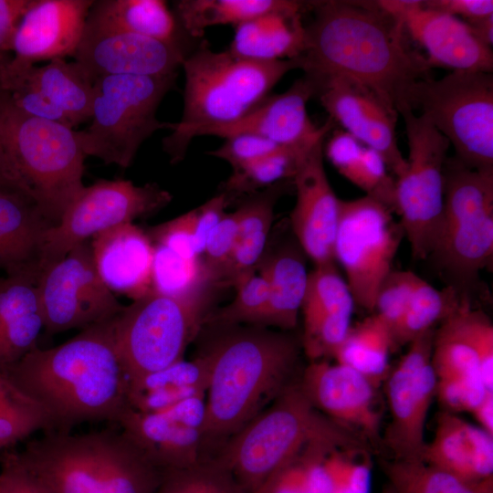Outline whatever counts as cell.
<instances>
[{
  "label": "cell",
  "mask_w": 493,
  "mask_h": 493,
  "mask_svg": "<svg viewBox=\"0 0 493 493\" xmlns=\"http://www.w3.org/2000/svg\"><path fill=\"white\" fill-rule=\"evenodd\" d=\"M305 46L297 60L312 80L345 77L370 87L397 109L411 87L429 77L426 58L410 46L403 25L375 1H311Z\"/></svg>",
  "instance_id": "6da1fadb"
},
{
  "label": "cell",
  "mask_w": 493,
  "mask_h": 493,
  "mask_svg": "<svg viewBox=\"0 0 493 493\" xmlns=\"http://www.w3.org/2000/svg\"><path fill=\"white\" fill-rule=\"evenodd\" d=\"M115 317L62 344L37 347L12 365L14 383L44 411L52 431L83 423L116 425L128 409L129 379L119 356Z\"/></svg>",
  "instance_id": "7a4b0ae2"
},
{
  "label": "cell",
  "mask_w": 493,
  "mask_h": 493,
  "mask_svg": "<svg viewBox=\"0 0 493 493\" xmlns=\"http://www.w3.org/2000/svg\"><path fill=\"white\" fill-rule=\"evenodd\" d=\"M300 349L286 331L254 325L230 332L204 353L209 372L205 452L219 449L293 383Z\"/></svg>",
  "instance_id": "3957f363"
},
{
  "label": "cell",
  "mask_w": 493,
  "mask_h": 493,
  "mask_svg": "<svg viewBox=\"0 0 493 493\" xmlns=\"http://www.w3.org/2000/svg\"><path fill=\"white\" fill-rule=\"evenodd\" d=\"M16 452L54 493H155L163 477L121 429L47 431Z\"/></svg>",
  "instance_id": "277c9868"
},
{
  "label": "cell",
  "mask_w": 493,
  "mask_h": 493,
  "mask_svg": "<svg viewBox=\"0 0 493 493\" xmlns=\"http://www.w3.org/2000/svg\"><path fill=\"white\" fill-rule=\"evenodd\" d=\"M363 441L317 410L299 383L293 382L211 458L226 468L246 493H257L314 446L364 448Z\"/></svg>",
  "instance_id": "5b68a950"
},
{
  "label": "cell",
  "mask_w": 493,
  "mask_h": 493,
  "mask_svg": "<svg viewBox=\"0 0 493 493\" xmlns=\"http://www.w3.org/2000/svg\"><path fill=\"white\" fill-rule=\"evenodd\" d=\"M182 67L185 77L183 116L178 122H169L172 132L163 140L173 163L183 160L191 141L204 130L241 119L299 64L297 58L244 59L228 50L215 52L202 42L185 57Z\"/></svg>",
  "instance_id": "8992f818"
},
{
  "label": "cell",
  "mask_w": 493,
  "mask_h": 493,
  "mask_svg": "<svg viewBox=\"0 0 493 493\" xmlns=\"http://www.w3.org/2000/svg\"><path fill=\"white\" fill-rule=\"evenodd\" d=\"M0 139L31 197L57 224L85 186L77 131L24 113L0 90Z\"/></svg>",
  "instance_id": "52a82bcc"
},
{
  "label": "cell",
  "mask_w": 493,
  "mask_h": 493,
  "mask_svg": "<svg viewBox=\"0 0 493 493\" xmlns=\"http://www.w3.org/2000/svg\"><path fill=\"white\" fill-rule=\"evenodd\" d=\"M218 289L209 282L183 298L151 292L123 307L115 317L114 334L129 386L183 360Z\"/></svg>",
  "instance_id": "ba28073f"
},
{
  "label": "cell",
  "mask_w": 493,
  "mask_h": 493,
  "mask_svg": "<svg viewBox=\"0 0 493 493\" xmlns=\"http://www.w3.org/2000/svg\"><path fill=\"white\" fill-rule=\"evenodd\" d=\"M168 76H105L95 80L89 125L77 134L86 156L105 164L129 167L140 146L169 122L156 118L157 109L175 84Z\"/></svg>",
  "instance_id": "9c48e42d"
},
{
  "label": "cell",
  "mask_w": 493,
  "mask_h": 493,
  "mask_svg": "<svg viewBox=\"0 0 493 493\" xmlns=\"http://www.w3.org/2000/svg\"><path fill=\"white\" fill-rule=\"evenodd\" d=\"M406 105L425 115L454 147L464 165L493 172L492 73L452 71L416 81Z\"/></svg>",
  "instance_id": "30bf717a"
},
{
  "label": "cell",
  "mask_w": 493,
  "mask_h": 493,
  "mask_svg": "<svg viewBox=\"0 0 493 493\" xmlns=\"http://www.w3.org/2000/svg\"><path fill=\"white\" fill-rule=\"evenodd\" d=\"M404 126L408 158L395 179L396 215L414 260L427 259L434 248L442 218L444 167L450 146L423 114L407 105L397 109Z\"/></svg>",
  "instance_id": "8fae6325"
},
{
  "label": "cell",
  "mask_w": 493,
  "mask_h": 493,
  "mask_svg": "<svg viewBox=\"0 0 493 493\" xmlns=\"http://www.w3.org/2000/svg\"><path fill=\"white\" fill-rule=\"evenodd\" d=\"M393 214L368 195L340 201L334 260L344 270L355 305L372 312L377 290L393 269V258L405 236Z\"/></svg>",
  "instance_id": "7c38bea8"
},
{
  "label": "cell",
  "mask_w": 493,
  "mask_h": 493,
  "mask_svg": "<svg viewBox=\"0 0 493 493\" xmlns=\"http://www.w3.org/2000/svg\"><path fill=\"white\" fill-rule=\"evenodd\" d=\"M172 198L168 191L153 183L136 185L130 180L100 179L84 186L60 220L46 232L40 274L78 245L112 227L154 214Z\"/></svg>",
  "instance_id": "4fadbf2b"
},
{
  "label": "cell",
  "mask_w": 493,
  "mask_h": 493,
  "mask_svg": "<svg viewBox=\"0 0 493 493\" xmlns=\"http://www.w3.org/2000/svg\"><path fill=\"white\" fill-rule=\"evenodd\" d=\"M48 335L83 330L116 317L123 309L100 278L90 240L44 269L37 282Z\"/></svg>",
  "instance_id": "5bb4252c"
},
{
  "label": "cell",
  "mask_w": 493,
  "mask_h": 493,
  "mask_svg": "<svg viewBox=\"0 0 493 493\" xmlns=\"http://www.w3.org/2000/svg\"><path fill=\"white\" fill-rule=\"evenodd\" d=\"M435 330L409 343L384 380L390 423L383 441L394 459H421L428 412L437 378L432 365Z\"/></svg>",
  "instance_id": "9a60e30c"
},
{
  "label": "cell",
  "mask_w": 493,
  "mask_h": 493,
  "mask_svg": "<svg viewBox=\"0 0 493 493\" xmlns=\"http://www.w3.org/2000/svg\"><path fill=\"white\" fill-rule=\"evenodd\" d=\"M94 82L75 60L55 58L5 80L0 90L24 113L74 129L90 119Z\"/></svg>",
  "instance_id": "2e32d148"
},
{
  "label": "cell",
  "mask_w": 493,
  "mask_h": 493,
  "mask_svg": "<svg viewBox=\"0 0 493 493\" xmlns=\"http://www.w3.org/2000/svg\"><path fill=\"white\" fill-rule=\"evenodd\" d=\"M310 80L315 96L330 118L366 147L379 152L387 169L396 178L400 176L406 168V159L397 143L398 112L394 106L374 89L349 78Z\"/></svg>",
  "instance_id": "e0dca14e"
},
{
  "label": "cell",
  "mask_w": 493,
  "mask_h": 493,
  "mask_svg": "<svg viewBox=\"0 0 493 493\" xmlns=\"http://www.w3.org/2000/svg\"><path fill=\"white\" fill-rule=\"evenodd\" d=\"M205 401L198 394L159 412L127 409L116 425L162 472L184 468L206 458Z\"/></svg>",
  "instance_id": "ac0fdd59"
},
{
  "label": "cell",
  "mask_w": 493,
  "mask_h": 493,
  "mask_svg": "<svg viewBox=\"0 0 493 493\" xmlns=\"http://www.w3.org/2000/svg\"><path fill=\"white\" fill-rule=\"evenodd\" d=\"M187 53L182 45L162 42L100 24L90 17L73 55L95 81L105 76H168Z\"/></svg>",
  "instance_id": "d6986e66"
},
{
  "label": "cell",
  "mask_w": 493,
  "mask_h": 493,
  "mask_svg": "<svg viewBox=\"0 0 493 493\" xmlns=\"http://www.w3.org/2000/svg\"><path fill=\"white\" fill-rule=\"evenodd\" d=\"M93 0H32L13 42L12 56L0 71V86L39 61L73 57Z\"/></svg>",
  "instance_id": "ffe728a7"
},
{
  "label": "cell",
  "mask_w": 493,
  "mask_h": 493,
  "mask_svg": "<svg viewBox=\"0 0 493 493\" xmlns=\"http://www.w3.org/2000/svg\"><path fill=\"white\" fill-rule=\"evenodd\" d=\"M375 4L399 21L406 34L426 51L430 67L492 73V47L483 44L461 19L426 8L422 1L381 0Z\"/></svg>",
  "instance_id": "44dd1931"
},
{
  "label": "cell",
  "mask_w": 493,
  "mask_h": 493,
  "mask_svg": "<svg viewBox=\"0 0 493 493\" xmlns=\"http://www.w3.org/2000/svg\"><path fill=\"white\" fill-rule=\"evenodd\" d=\"M299 383L322 414L364 441H380L379 387L369 378L345 365L321 360L310 362Z\"/></svg>",
  "instance_id": "7402d4cb"
},
{
  "label": "cell",
  "mask_w": 493,
  "mask_h": 493,
  "mask_svg": "<svg viewBox=\"0 0 493 493\" xmlns=\"http://www.w3.org/2000/svg\"><path fill=\"white\" fill-rule=\"evenodd\" d=\"M324 140L311 147L292 179L296 204L289 224L296 241L315 266L336 263L334 242L340 215L341 199L324 169Z\"/></svg>",
  "instance_id": "603a6c76"
},
{
  "label": "cell",
  "mask_w": 493,
  "mask_h": 493,
  "mask_svg": "<svg viewBox=\"0 0 493 493\" xmlns=\"http://www.w3.org/2000/svg\"><path fill=\"white\" fill-rule=\"evenodd\" d=\"M314 96L315 87L304 76L285 92L267 96L241 119L205 129L199 136L226 138L246 133L266 138L283 147L311 143L326 137L334 126L330 118L320 127L310 121L307 104Z\"/></svg>",
  "instance_id": "cb8c5ba5"
},
{
  "label": "cell",
  "mask_w": 493,
  "mask_h": 493,
  "mask_svg": "<svg viewBox=\"0 0 493 493\" xmlns=\"http://www.w3.org/2000/svg\"><path fill=\"white\" fill-rule=\"evenodd\" d=\"M432 365L437 379L479 375L493 390V325L467 299L435 328Z\"/></svg>",
  "instance_id": "d4e9b609"
},
{
  "label": "cell",
  "mask_w": 493,
  "mask_h": 493,
  "mask_svg": "<svg viewBox=\"0 0 493 493\" xmlns=\"http://www.w3.org/2000/svg\"><path fill=\"white\" fill-rule=\"evenodd\" d=\"M90 246L96 269L111 292L132 301L152 292L154 246L145 230L123 224L94 236Z\"/></svg>",
  "instance_id": "484cf974"
},
{
  "label": "cell",
  "mask_w": 493,
  "mask_h": 493,
  "mask_svg": "<svg viewBox=\"0 0 493 493\" xmlns=\"http://www.w3.org/2000/svg\"><path fill=\"white\" fill-rule=\"evenodd\" d=\"M421 460L469 481L493 477V435L456 414L441 411Z\"/></svg>",
  "instance_id": "4316f807"
},
{
  "label": "cell",
  "mask_w": 493,
  "mask_h": 493,
  "mask_svg": "<svg viewBox=\"0 0 493 493\" xmlns=\"http://www.w3.org/2000/svg\"><path fill=\"white\" fill-rule=\"evenodd\" d=\"M51 226L30 196L0 187V270L38 279L45 234Z\"/></svg>",
  "instance_id": "83f0119b"
},
{
  "label": "cell",
  "mask_w": 493,
  "mask_h": 493,
  "mask_svg": "<svg viewBox=\"0 0 493 493\" xmlns=\"http://www.w3.org/2000/svg\"><path fill=\"white\" fill-rule=\"evenodd\" d=\"M37 282L30 275L0 278V370L37 347L44 319Z\"/></svg>",
  "instance_id": "f1b7e54d"
},
{
  "label": "cell",
  "mask_w": 493,
  "mask_h": 493,
  "mask_svg": "<svg viewBox=\"0 0 493 493\" xmlns=\"http://www.w3.org/2000/svg\"><path fill=\"white\" fill-rule=\"evenodd\" d=\"M307 2L272 11L236 26L228 51L236 58L276 61L297 58L305 46L301 13Z\"/></svg>",
  "instance_id": "f546056e"
},
{
  "label": "cell",
  "mask_w": 493,
  "mask_h": 493,
  "mask_svg": "<svg viewBox=\"0 0 493 493\" xmlns=\"http://www.w3.org/2000/svg\"><path fill=\"white\" fill-rule=\"evenodd\" d=\"M305 254L298 242L286 244L269 255H263L257 266L269 287L267 307L257 326L293 330L305 295L308 271Z\"/></svg>",
  "instance_id": "4dcf8cb0"
},
{
  "label": "cell",
  "mask_w": 493,
  "mask_h": 493,
  "mask_svg": "<svg viewBox=\"0 0 493 493\" xmlns=\"http://www.w3.org/2000/svg\"><path fill=\"white\" fill-rule=\"evenodd\" d=\"M208 373V362L204 354L192 361L180 360L131 384L128 408L154 413L188 397L205 394Z\"/></svg>",
  "instance_id": "1f68e13d"
},
{
  "label": "cell",
  "mask_w": 493,
  "mask_h": 493,
  "mask_svg": "<svg viewBox=\"0 0 493 493\" xmlns=\"http://www.w3.org/2000/svg\"><path fill=\"white\" fill-rule=\"evenodd\" d=\"M279 186L280 183L241 205L242 216L236 244L216 279L221 288L234 287L241 278L257 270L266 252L274 219V206L280 194Z\"/></svg>",
  "instance_id": "d6a6232c"
},
{
  "label": "cell",
  "mask_w": 493,
  "mask_h": 493,
  "mask_svg": "<svg viewBox=\"0 0 493 493\" xmlns=\"http://www.w3.org/2000/svg\"><path fill=\"white\" fill-rule=\"evenodd\" d=\"M89 17L108 26L183 46L180 24L163 0L94 1Z\"/></svg>",
  "instance_id": "836d02e7"
},
{
  "label": "cell",
  "mask_w": 493,
  "mask_h": 493,
  "mask_svg": "<svg viewBox=\"0 0 493 493\" xmlns=\"http://www.w3.org/2000/svg\"><path fill=\"white\" fill-rule=\"evenodd\" d=\"M393 351L392 333L387 323L376 313L351 325L337 350L336 362L353 369L378 387L390 372Z\"/></svg>",
  "instance_id": "e575fe53"
},
{
  "label": "cell",
  "mask_w": 493,
  "mask_h": 493,
  "mask_svg": "<svg viewBox=\"0 0 493 493\" xmlns=\"http://www.w3.org/2000/svg\"><path fill=\"white\" fill-rule=\"evenodd\" d=\"M295 3L291 0H180L174 3V10L184 31L192 37H201L210 26H236Z\"/></svg>",
  "instance_id": "d590c367"
},
{
  "label": "cell",
  "mask_w": 493,
  "mask_h": 493,
  "mask_svg": "<svg viewBox=\"0 0 493 493\" xmlns=\"http://www.w3.org/2000/svg\"><path fill=\"white\" fill-rule=\"evenodd\" d=\"M382 467L394 493H493V477L469 481L421 459H393Z\"/></svg>",
  "instance_id": "8d00e7d4"
},
{
  "label": "cell",
  "mask_w": 493,
  "mask_h": 493,
  "mask_svg": "<svg viewBox=\"0 0 493 493\" xmlns=\"http://www.w3.org/2000/svg\"><path fill=\"white\" fill-rule=\"evenodd\" d=\"M464 299L467 298L452 287L438 289L422 278L404 316L392 331L393 351L435 329Z\"/></svg>",
  "instance_id": "74e56055"
},
{
  "label": "cell",
  "mask_w": 493,
  "mask_h": 493,
  "mask_svg": "<svg viewBox=\"0 0 493 493\" xmlns=\"http://www.w3.org/2000/svg\"><path fill=\"white\" fill-rule=\"evenodd\" d=\"M324 138L326 137L308 144L283 148L242 169L233 171L224 184L223 193L227 196L253 194L263 188L267 189L283 180L293 179L311 147Z\"/></svg>",
  "instance_id": "f35d334b"
},
{
  "label": "cell",
  "mask_w": 493,
  "mask_h": 493,
  "mask_svg": "<svg viewBox=\"0 0 493 493\" xmlns=\"http://www.w3.org/2000/svg\"><path fill=\"white\" fill-rule=\"evenodd\" d=\"M153 246L152 292L171 298H183L211 282L201 258L183 257L163 245L153 244Z\"/></svg>",
  "instance_id": "ab89813d"
},
{
  "label": "cell",
  "mask_w": 493,
  "mask_h": 493,
  "mask_svg": "<svg viewBox=\"0 0 493 493\" xmlns=\"http://www.w3.org/2000/svg\"><path fill=\"white\" fill-rule=\"evenodd\" d=\"M155 493H246L235 477L214 458L163 472Z\"/></svg>",
  "instance_id": "60d3db41"
},
{
  "label": "cell",
  "mask_w": 493,
  "mask_h": 493,
  "mask_svg": "<svg viewBox=\"0 0 493 493\" xmlns=\"http://www.w3.org/2000/svg\"><path fill=\"white\" fill-rule=\"evenodd\" d=\"M234 288V299L215 312H210L205 323L217 326L257 324L268 301L269 287L266 277L255 270L241 278Z\"/></svg>",
  "instance_id": "b9f144b4"
},
{
  "label": "cell",
  "mask_w": 493,
  "mask_h": 493,
  "mask_svg": "<svg viewBox=\"0 0 493 493\" xmlns=\"http://www.w3.org/2000/svg\"><path fill=\"white\" fill-rule=\"evenodd\" d=\"M355 303L336 263L317 265L308 275L301 310L352 315Z\"/></svg>",
  "instance_id": "7bdbcfd3"
},
{
  "label": "cell",
  "mask_w": 493,
  "mask_h": 493,
  "mask_svg": "<svg viewBox=\"0 0 493 493\" xmlns=\"http://www.w3.org/2000/svg\"><path fill=\"white\" fill-rule=\"evenodd\" d=\"M303 334L301 349L310 362L334 357L351 326V315L301 310Z\"/></svg>",
  "instance_id": "ee69618b"
},
{
  "label": "cell",
  "mask_w": 493,
  "mask_h": 493,
  "mask_svg": "<svg viewBox=\"0 0 493 493\" xmlns=\"http://www.w3.org/2000/svg\"><path fill=\"white\" fill-rule=\"evenodd\" d=\"M339 173L353 184L390 208L396 215L395 179L376 151L362 147L360 155Z\"/></svg>",
  "instance_id": "f6af8a7d"
},
{
  "label": "cell",
  "mask_w": 493,
  "mask_h": 493,
  "mask_svg": "<svg viewBox=\"0 0 493 493\" xmlns=\"http://www.w3.org/2000/svg\"><path fill=\"white\" fill-rule=\"evenodd\" d=\"M364 448H339L330 453L325 464L332 480V493H371L372 469Z\"/></svg>",
  "instance_id": "bcb514c9"
},
{
  "label": "cell",
  "mask_w": 493,
  "mask_h": 493,
  "mask_svg": "<svg viewBox=\"0 0 493 493\" xmlns=\"http://www.w3.org/2000/svg\"><path fill=\"white\" fill-rule=\"evenodd\" d=\"M421 279L410 270L393 269L380 285L372 313L387 323L391 333L404 316Z\"/></svg>",
  "instance_id": "7dc6e473"
},
{
  "label": "cell",
  "mask_w": 493,
  "mask_h": 493,
  "mask_svg": "<svg viewBox=\"0 0 493 493\" xmlns=\"http://www.w3.org/2000/svg\"><path fill=\"white\" fill-rule=\"evenodd\" d=\"M38 430L52 431V425L37 404H0V450L11 447Z\"/></svg>",
  "instance_id": "c3c4849f"
},
{
  "label": "cell",
  "mask_w": 493,
  "mask_h": 493,
  "mask_svg": "<svg viewBox=\"0 0 493 493\" xmlns=\"http://www.w3.org/2000/svg\"><path fill=\"white\" fill-rule=\"evenodd\" d=\"M241 216V206L232 213H226L206 240L201 259L209 280L215 286L217 277L236 244Z\"/></svg>",
  "instance_id": "681fc988"
},
{
  "label": "cell",
  "mask_w": 493,
  "mask_h": 493,
  "mask_svg": "<svg viewBox=\"0 0 493 493\" xmlns=\"http://www.w3.org/2000/svg\"><path fill=\"white\" fill-rule=\"evenodd\" d=\"M489 392L479 375L448 377L437 379L435 398L442 411L471 413Z\"/></svg>",
  "instance_id": "f907efd6"
},
{
  "label": "cell",
  "mask_w": 493,
  "mask_h": 493,
  "mask_svg": "<svg viewBox=\"0 0 493 493\" xmlns=\"http://www.w3.org/2000/svg\"><path fill=\"white\" fill-rule=\"evenodd\" d=\"M225 139L226 142L219 148L206 153L226 161L231 165L233 171L242 169L257 160L286 148L254 134H235Z\"/></svg>",
  "instance_id": "816d5d0a"
},
{
  "label": "cell",
  "mask_w": 493,
  "mask_h": 493,
  "mask_svg": "<svg viewBox=\"0 0 493 493\" xmlns=\"http://www.w3.org/2000/svg\"><path fill=\"white\" fill-rule=\"evenodd\" d=\"M146 232L153 244L163 245L185 258H201L195 248L192 210Z\"/></svg>",
  "instance_id": "f5cc1de1"
},
{
  "label": "cell",
  "mask_w": 493,
  "mask_h": 493,
  "mask_svg": "<svg viewBox=\"0 0 493 493\" xmlns=\"http://www.w3.org/2000/svg\"><path fill=\"white\" fill-rule=\"evenodd\" d=\"M0 493H54L22 462L16 451L0 457Z\"/></svg>",
  "instance_id": "db71d44e"
},
{
  "label": "cell",
  "mask_w": 493,
  "mask_h": 493,
  "mask_svg": "<svg viewBox=\"0 0 493 493\" xmlns=\"http://www.w3.org/2000/svg\"><path fill=\"white\" fill-rule=\"evenodd\" d=\"M229 201L230 198L221 193L192 210L195 248L200 257L211 231L226 215Z\"/></svg>",
  "instance_id": "11a10c76"
},
{
  "label": "cell",
  "mask_w": 493,
  "mask_h": 493,
  "mask_svg": "<svg viewBox=\"0 0 493 493\" xmlns=\"http://www.w3.org/2000/svg\"><path fill=\"white\" fill-rule=\"evenodd\" d=\"M32 0H0V71L12 56L18 24Z\"/></svg>",
  "instance_id": "9f6ffc18"
},
{
  "label": "cell",
  "mask_w": 493,
  "mask_h": 493,
  "mask_svg": "<svg viewBox=\"0 0 493 493\" xmlns=\"http://www.w3.org/2000/svg\"><path fill=\"white\" fill-rule=\"evenodd\" d=\"M422 5L461 19L467 24L493 16L491 0H427Z\"/></svg>",
  "instance_id": "6f0895ef"
},
{
  "label": "cell",
  "mask_w": 493,
  "mask_h": 493,
  "mask_svg": "<svg viewBox=\"0 0 493 493\" xmlns=\"http://www.w3.org/2000/svg\"><path fill=\"white\" fill-rule=\"evenodd\" d=\"M362 143L345 131H335L328 141L325 153L339 171L354 161L361 153Z\"/></svg>",
  "instance_id": "680465c9"
},
{
  "label": "cell",
  "mask_w": 493,
  "mask_h": 493,
  "mask_svg": "<svg viewBox=\"0 0 493 493\" xmlns=\"http://www.w3.org/2000/svg\"><path fill=\"white\" fill-rule=\"evenodd\" d=\"M0 187L16 190L31 197L26 185L25 184L23 180L20 178V176L16 173L1 142V139H0Z\"/></svg>",
  "instance_id": "91938a15"
},
{
  "label": "cell",
  "mask_w": 493,
  "mask_h": 493,
  "mask_svg": "<svg viewBox=\"0 0 493 493\" xmlns=\"http://www.w3.org/2000/svg\"><path fill=\"white\" fill-rule=\"evenodd\" d=\"M7 403L37 404L14 383L7 371L0 370V404Z\"/></svg>",
  "instance_id": "94428289"
},
{
  "label": "cell",
  "mask_w": 493,
  "mask_h": 493,
  "mask_svg": "<svg viewBox=\"0 0 493 493\" xmlns=\"http://www.w3.org/2000/svg\"><path fill=\"white\" fill-rule=\"evenodd\" d=\"M471 414L477 425L493 435V392L488 393Z\"/></svg>",
  "instance_id": "6125c7cd"
},
{
  "label": "cell",
  "mask_w": 493,
  "mask_h": 493,
  "mask_svg": "<svg viewBox=\"0 0 493 493\" xmlns=\"http://www.w3.org/2000/svg\"><path fill=\"white\" fill-rule=\"evenodd\" d=\"M467 24V23H466ZM475 36L486 46L492 47L493 16L467 24Z\"/></svg>",
  "instance_id": "be15d7a7"
},
{
  "label": "cell",
  "mask_w": 493,
  "mask_h": 493,
  "mask_svg": "<svg viewBox=\"0 0 493 493\" xmlns=\"http://www.w3.org/2000/svg\"><path fill=\"white\" fill-rule=\"evenodd\" d=\"M382 493H394L393 489L388 486Z\"/></svg>",
  "instance_id": "e7e4bbea"
}]
</instances>
